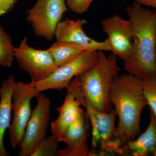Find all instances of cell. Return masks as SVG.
Instances as JSON below:
<instances>
[{
	"mask_svg": "<svg viewBox=\"0 0 156 156\" xmlns=\"http://www.w3.org/2000/svg\"><path fill=\"white\" fill-rule=\"evenodd\" d=\"M126 11L133 34V49L124 61L128 73L141 80L156 76V9L134 2Z\"/></svg>",
	"mask_w": 156,
	"mask_h": 156,
	"instance_id": "obj_1",
	"label": "cell"
},
{
	"mask_svg": "<svg viewBox=\"0 0 156 156\" xmlns=\"http://www.w3.org/2000/svg\"><path fill=\"white\" fill-rule=\"evenodd\" d=\"M109 100L119 118L116 135L122 147L140 133L141 113L147 105L142 80L129 73L118 76L112 84Z\"/></svg>",
	"mask_w": 156,
	"mask_h": 156,
	"instance_id": "obj_2",
	"label": "cell"
},
{
	"mask_svg": "<svg viewBox=\"0 0 156 156\" xmlns=\"http://www.w3.org/2000/svg\"><path fill=\"white\" fill-rule=\"evenodd\" d=\"M117 59L112 53L106 56L103 50H98V58L94 66L76 76L69 87L77 92L93 108L103 112H109L111 89L120 71Z\"/></svg>",
	"mask_w": 156,
	"mask_h": 156,
	"instance_id": "obj_3",
	"label": "cell"
},
{
	"mask_svg": "<svg viewBox=\"0 0 156 156\" xmlns=\"http://www.w3.org/2000/svg\"><path fill=\"white\" fill-rule=\"evenodd\" d=\"M75 97L81 106L86 109L92 128V146L98 149V156L117 155L121 145L116 138L117 113L115 110L103 112L92 107L76 90L68 89Z\"/></svg>",
	"mask_w": 156,
	"mask_h": 156,
	"instance_id": "obj_4",
	"label": "cell"
},
{
	"mask_svg": "<svg viewBox=\"0 0 156 156\" xmlns=\"http://www.w3.org/2000/svg\"><path fill=\"white\" fill-rule=\"evenodd\" d=\"M98 58V50H86L74 59L57 68L47 78L29 83L37 93L49 90L61 91L67 89L74 78L94 66Z\"/></svg>",
	"mask_w": 156,
	"mask_h": 156,
	"instance_id": "obj_5",
	"label": "cell"
},
{
	"mask_svg": "<svg viewBox=\"0 0 156 156\" xmlns=\"http://www.w3.org/2000/svg\"><path fill=\"white\" fill-rule=\"evenodd\" d=\"M66 0H37L26 11L27 22L37 37L53 40L55 30L67 11Z\"/></svg>",
	"mask_w": 156,
	"mask_h": 156,
	"instance_id": "obj_6",
	"label": "cell"
},
{
	"mask_svg": "<svg viewBox=\"0 0 156 156\" xmlns=\"http://www.w3.org/2000/svg\"><path fill=\"white\" fill-rule=\"evenodd\" d=\"M29 83L15 82L12 92L13 120L8 130L9 142L13 149L22 141L32 112L30 102L38 94Z\"/></svg>",
	"mask_w": 156,
	"mask_h": 156,
	"instance_id": "obj_7",
	"label": "cell"
},
{
	"mask_svg": "<svg viewBox=\"0 0 156 156\" xmlns=\"http://www.w3.org/2000/svg\"><path fill=\"white\" fill-rule=\"evenodd\" d=\"M14 55L20 69L30 76L31 83L47 78L58 67L48 49L38 50L30 47L26 37L18 48L14 47Z\"/></svg>",
	"mask_w": 156,
	"mask_h": 156,
	"instance_id": "obj_8",
	"label": "cell"
},
{
	"mask_svg": "<svg viewBox=\"0 0 156 156\" xmlns=\"http://www.w3.org/2000/svg\"><path fill=\"white\" fill-rule=\"evenodd\" d=\"M36 98V105L32 112L23 139L18 146L19 156H31L37 147L46 137L51 101L49 98L41 92Z\"/></svg>",
	"mask_w": 156,
	"mask_h": 156,
	"instance_id": "obj_9",
	"label": "cell"
},
{
	"mask_svg": "<svg viewBox=\"0 0 156 156\" xmlns=\"http://www.w3.org/2000/svg\"><path fill=\"white\" fill-rule=\"evenodd\" d=\"M101 23L108 36L109 51L125 61L133 49V34L130 21L115 14L101 20Z\"/></svg>",
	"mask_w": 156,
	"mask_h": 156,
	"instance_id": "obj_10",
	"label": "cell"
},
{
	"mask_svg": "<svg viewBox=\"0 0 156 156\" xmlns=\"http://www.w3.org/2000/svg\"><path fill=\"white\" fill-rule=\"evenodd\" d=\"M89 119L83 110L77 119L68 128L64 142L65 148L59 150L58 156H95L96 154L89 150L87 140L89 135Z\"/></svg>",
	"mask_w": 156,
	"mask_h": 156,
	"instance_id": "obj_11",
	"label": "cell"
},
{
	"mask_svg": "<svg viewBox=\"0 0 156 156\" xmlns=\"http://www.w3.org/2000/svg\"><path fill=\"white\" fill-rule=\"evenodd\" d=\"M86 23L87 21L84 19L61 20L56 26L54 37L58 41L77 44L93 50L109 51L107 39L104 41H97L85 34L83 27Z\"/></svg>",
	"mask_w": 156,
	"mask_h": 156,
	"instance_id": "obj_12",
	"label": "cell"
},
{
	"mask_svg": "<svg viewBox=\"0 0 156 156\" xmlns=\"http://www.w3.org/2000/svg\"><path fill=\"white\" fill-rule=\"evenodd\" d=\"M118 155L156 156V118L150 112L149 124L137 138L128 141L118 151Z\"/></svg>",
	"mask_w": 156,
	"mask_h": 156,
	"instance_id": "obj_13",
	"label": "cell"
},
{
	"mask_svg": "<svg viewBox=\"0 0 156 156\" xmlns=\"http://www.w3.org/2000/svg\"><path fill=\"white\" fill-rule=\"evenodd\" d=\"M80 102L71 92L67 91L61 106L56 108L58 115L51 123L52 135L56 136L59 142H64L68 128L80 114L83 108Z\"/></svg>",
	"mask_w": 156,
	"mask_h": 156,
	"instance_id": "obj_14",
	"label": "cell"
},
{
	"mask_svg": "<svg viewBox=\"0 0 156 156\" xmlns=\"http://www.w3.org/2000/svg\"><path fill=\"white\" fill-rule=\"evenodd\" d=\"M16 81L14 75H11L0 87V156L9 155L4 145V134L11 125L12 92Z\"/></svg>",
	"mask_w": 156,
	"mask_h": 156,
	"instance_id": "obj_15",
	"label": "cell"
},
{
	"mask_svg": "<svg viewBox=\"0 0 156 156\" xmlns=\"http://www.w3.org/2000/svg\"><path fill=\"white\" fill-rule=\"evenodd\" d=\"M48 50L56 66L59 67L74 59L86 50L93 49L77 44L56 41Z\"/></svg>",
	"mask_w": 156,
	"mask_h": 156,
	"instance_id": "obj_16",
	"label": "cell"
},
{
	"mask_svg": "<svg viewBox=\"0 0 156 156\" xmlns=\"http://www.w3.org/2000/svg\"><path fill=\"white\" fill-rule=\"evenodd\" d=\"M14 47L11 36L0 25V66L11 67L14 59Z\"/></svg>",
	"mask_w": 156,
	"mask_h": 156,
	"instance_id": "obj_17",
	"label": "cell"
},
{
	"mask_svg": "<svg viewBox=\"0 0 156 156\" xmlns=\"http://www.w3.org/2000/svg\"><path fill=\"white\" fill-rule=\"evenodd\" d=\"M59 142L58 138L53 135L46 137L31 156H58Z\"/></svg>",
	"mask_w": 156,
	"mask_h": 156,
	"instance_id": "obj_18",
	"label": "cell"
},
{
	"mask_svg": "<svg viewBox=\"0 0 156 156\" xmlns=\"http://www.w3.org/2000/svg\"><path fill=\"white\" fill-rule=\"evenodd\" d=\"M142 83L147 105L156 118V76L142 80Z\"/></svg>",
	"mask_w": 156,
	"mask_h": 156,
	"instance_id": "obj_19",
	"label": "cell"
},
{
	"mask_svg": "<svg viewBox=\"0 0 156 156\" xmlns=\"http://www.w3.org/2000/svg\"><path fill=\"white\" fill-rule=\"evenodd\" d=\"M98 0H66L68 8L73 12L83 14L89 10L91 4Z\"/></svg>",
	"mask_w": 156,
	"mask_h": 156,
	"instance_id": "obj_20",
	"label": "cell"
},
{
	"mask_svg": "<svg viewBox=\"0 0 156 156\" xmlns=\"http://www.w3.org/2000/svg\"><path fill=\"white\" fill-rule=\"evenodd\" d=\"M19 0H0V16L12 11Z\"/></svg>",
	"mask_w": 156,
	"mask_h": 156,
	"instance_id": "obj_21",
	"label": "cell"
},
{
	"mask_svg": "<svg viewBox=\"0 0 156 156\" xmlns=\"http://www.w3.org/2000/svg\"><path fill=\"white\" fill-rule=\"evenodd\" d=\"M134 2L141 5L156 9V0H134Z\"/></svg>",
	"mask_w": 156,
	"mask_h": 156,
	"instance_id": "obj_22",
	"label": "cell"
},
{
	"mask_svg": "<svg viewBox=\"0 0 156 156\" xmlns=\"http://www.w3.org/2000/svg\"><path fill=\"white\" fill-rule=\"evenodd\" d=\"M0 79H1V74H0Z\"/></svg>",
	"mask_w": 156,
	"mask_h": 156,
	"instance_id": "obj_23",
	"label": "cell"
}]
</instances>
